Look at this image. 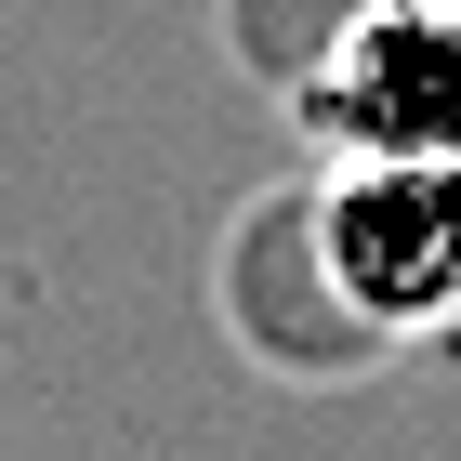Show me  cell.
Returning <instances> with one entry per match:
<instances>
[{
    "instance_id": "obj_2",
    "label": "cell",
    "mask_w": 461,
    "mask_h": 461,
    "mask_svg": "<svg viewBox=\"0 0 461 461\" xmlns=\"http://www.w3.org/2000/svg\"><path fill=\"white\" fill-rule=\"evenodd\" d=\"M290 119L343 158H448L461 172V0H343L303 53H290Z\"/></svg>"
},
{
    "instance_id": "obj_1",
    "label": "cell",
    "mask_w": 461,
    "mask_h": 461,
    "mask_svg": "<svg viewBox=\"0 0 461 461\" xmlns=\"http://www.w3.org/2000/svg\"><path fill=\"white\" fill-rule=\"evenodd\" d=\"M303 264L317 303L369 343H448L461 330V172L448 158H343L303 185Z\"/></svg>"
}]
</instances>
